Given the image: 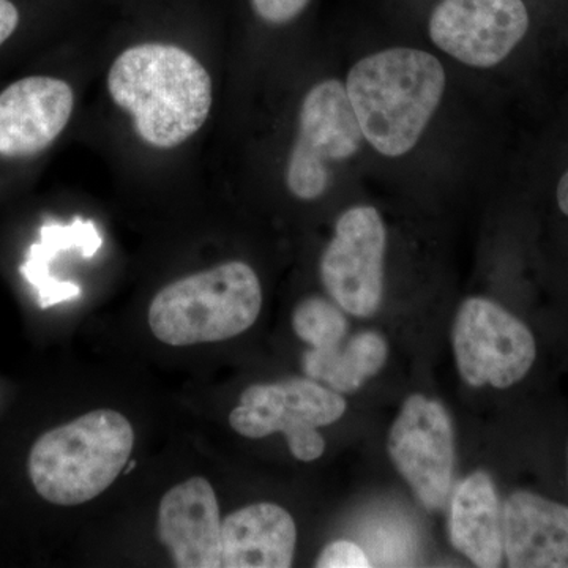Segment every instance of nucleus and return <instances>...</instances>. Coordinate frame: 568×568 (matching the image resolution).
<instances>
[{
    "label": "nucleus",
    "instance_id": "nucleus-22",
    "mask_svg": "<svg viewBox=\"0 0 568 568\" xmlns=\"http://www.w3.org/2000/svg\"><path fill=\"white\" fill-rule=\"evenodd\" d=\"M556 201H558L559 211L568 219V170L560 175L558 186H556Z\"/></svg>",
    "mask_w": 568,
    "mask_h": 568
},
{
    "label": "nucleus",
    "instance_id": "nucleus-9",
    "mask_svg": "<svg viewBox=\"0 0 568 568\" xmlns=\"http://www.w3.org/2000/svg\"><path fill=\"white\" fill-rule=\"evenodd\" d=\"M387 452L422 507L437 511L447 503L455 469V433L437 399L407 396L390 426Z\"/></svg>",
    "mask_w": 568,
    "mask_h": 568
},
{
    "label": "nucleus",
    "instance_id": "nucleus-2",
    "mask_svg": "<svg viewBox=\"0 0 568 568\" xmlns=\"http://www.w3.org/2000/svg\"><path fill=\"white\" fill-rule=\"evenodd\" d=\"M446 85L439 59L407 47L365 55L345 81L366 144L386 159L414 151L439 110Z\"/></svg>",
    "mask_w": 568,
    "mask_h": 568
},
{
    "label": "nucleus",
    "instance_id": "nucleus-16",
    "mask_svg": "<svg viewBox=\"0 0 568 568\" xmlns=\"http://www.w3.org/2000/svg\"><path fill=\"white\" fill-rule=\"evenodd\" d=\"M103 239L91 220L74 219L73 223H48L41 227L40 242L29 248L21 274L39 293L40 308L78 298L81 287L77 283L59 282L51 275V264L61 253L74 252L93 257L102 248Z\"/></svg>",
    "mask_w": 568,
    "mask_h": 568
},
{
    "label": "nucleus",
    "instance_id": "nucleus-10",
    "mask_svg": "<svg viewBox=\"0 0 568 568\" xmlns=\"http://www.w3.org/2000/svg\"><path fill=\"white\" fill-rule=\"evenodd\" d=\"M529 28L525 0H439L429 17L428 36L455 61L487 70L506 61Z\"/></svg>",
    "mask_w": 568,
    "mask_h": 568
},
{
    "label": "nucleus",
    "instance_id": "nucleus-8",
    "mask_svg": "<svg viewBox=\"0 0 568 568\" xmlns=\"http://www.w3.org/2000/svg\"><path fill=\"white\" fill-rule=\"evenodd\" d=\"M387 227L375 205L355 204L339 213L334 235L321 256L327 294L355 317L379 312L384 295Z\"/></svg>",
    "mask_w": 568,
    "mask_h": 568
},
{
    "label": "nucleus",
    "instance_id": "nucleus-7",
    "mask_svg": "<svg viewBox=\"0 0 568 568\" xmlns=\"http://www.w3.org/2000/svg\"><path fill=\"white\" fill-rule=\"evenodd\" d=\"M452 346L459 376L474 388L515 386L536 364L537 343L528 325L487 297L459 305Z\"/></svg>",
    "mask_w": 568,
    "mask_h": 568
},
{
    "label": "nucleus",
    "instance_id": "nucleus-15",
    "mask_svg": "<svg viewBox=\"0 0 568 568\" xmlns=\"http://www.w3.org/2000/svg\"><path fill=\"white\" fill-rule=\"evenodd\" d=\"M448 536L452 547L474 566L496 568L503 564V506L495 480L485 470H476L455 488Z\"/></svg>",
    "mask_w": 568,
    "mask_h": 568
},
{
    "label": "nucleus",
    "instance_id": "nucleus-17",
    "mask_svg": "<svg viewBox=\"0 0 568 568\" xmlns=\"http://www.w3.org/2000/svg\"><path fill=\"white\" fill-rule=\"evenodd\" d=\"M387 358L388 345L384 336L362 332L345 346L306 351L304 369L306 375L324 381L338 394H354L384 368Z\"/></svg>",
    "mask_w": 568,
    "mask_h": 568
},
{
    "label": "nucleus",
    "instance_id": "nucleus-1",
    "mask_svg": "<svg viewBox=\"0 0 568 568\" xmlns=\"http://www.w3.org/2000/svg\"><path fill=\"white\" fill-rule=\"evenodd\" d=\"M106 84L112 102L132 118L140 140L160 151L189 141L211 114V74L192 52L175 44H134L112 62Z\"/></svg>",
    "mask_w": 568,
    "mask_h": 568
},
{
    "label": "nucleus",
    "instance_id": "nucleus-12",
    "mask_svg": "<svg viewBox=\"0 0 568 568\" xmlns=\"http://www.w3.org/2000/svg\"><path fill=\"white\" fill-rule=\"evenodd\" d=\"M159 537L175 567H222L219 500L205 478H189L163 496L159 510Z\"/></svg>",
    "mask_w": 568,
    "mask_h": 568
},
{
    "label": "nucleus",
    "instance_id": "nucleus-11",
    "mask_svg": "<svg viewBox=\"0 0 568 568\" xmlns=\"http://www.w3.org/2000/svg\"><path fill=\"white\" fill-rule=\"evenodd\" d=\"M74 110L69 82L29 77L0 92V156L39 155L61 136Z\"/></svg>",
    "mask_w": 568,
    "mask_h": 568
},
{
    "label": "nucleus",
    "instance_id": "nucleus-18",
    "mask_svg": "<svg viewBox=\"0 0 568 568\" xmlns=\"http://www.w3.org/2000/svg\"><path fill=\"white\" fill-rule=\"evenodd\" d=\"M345 312L335 302L323 297H306L293 313L295 335L312 346V349H327L342 345L347 334Z\"/></svg>",
    "mask_w": 568,
    "mask_h": 568
},
{
    "label": "nucleus",
    "instance_id": "nucleus-4",
    "mask_svg": "<svg viewBox=\"0 0 568 568\" xmlns=\"http://www.w3.org/2000/svg\"><path fill=\"white\" fill-rule=\"evenodd\" d=\"M261 308L260 276L248 264L230 261L164 286L149 306V325L166 345H203L244 334Z\"/></svg>",
    "mask_w": 568,
    "mask_h": 568
},
{
    "label": "nucleus",
    "instance_id": "nucleus-3",
    "mask_svg": "<svg viewBox=\"0 0 568 568\" xmlns=\"http://www.w3.org/2000/svg\"><path fill=\"white\" fill-rule=\"evenodd\" d=\"M133 426L118 410L97 409L58 426L33 444V488L48 503L73 507L102 495L129 463Z\"/></svg>",
    "mask_w": 568,
    "mask_h": 568
},
{
    "label": "nucleus",
    "instance_id": "nucleus-13",
    "mask_svg": "<svg viewBox=\"0 0 568 568\" xmlns=\"http://www.w3.org/2000/svg\"><path fill=\"white\" fill-rule=\"evenodd\" d=\"M504 556L511 568H568V507L518 489L503 506Z\"/></svg>",
    "mask_w": 568,
    "mask_h": 568
},
{
    "label": "nucleus",
    "instance_id": "nucleus-5",
    "mask_svg": "<svg viewBox=\"0 0 568 568\" xmlns=\"http://www.w3.org/2000/svg\"><path fill=\"white\" fill-rule=\"evenodd\" d=\"M345 82H316L298 110L297 134L284 168V183L295 200L312 203L331 189L335 168L355 159L364 145Z\"/></svg>",
    "mask_w": 568,
    "mask_h": 568
},
{
    "label": "nucleus",
    "instance_id": "nucleus-21",
    "mask_svg": "<svg viewBox=\"0 0 568 568\" xmlns=\"http://www.w3.org/2000/svg\"><path fill=\"white\" fill-rule=\"evenodd\" d=\"M20 24V11L11 0H0V47L13 36Z\"/></svg>",
    "mask_w": 568,
    "mask_h": 568
},
{
    "label": "nucleus",
    "instance_id": "nucleus-6",
    "mask_svg": "<svg viewBox=\"0 0 568 568\" xmlns=\"http://www.w3.org/2000/svg\"><path fill=\"white\" fill-rule=\"evenodd\" d=\"M346 407V399L334 388L293 377L245 388L241 403L230 414V425L250 439L283 433L291 454L298 462L310 463L325 452V439L317 428L335 424L345 416Z\"/></svg>",
    "mask_w": 568,
    "mask_h": 568
},
{
    "label": "nucleus",
    "instance_id": "nucleus-14",
    "mask_svg": "<svg viewBox=\"0 0 568 568\" xmlns=\"http://www.w3.org/2000/svg\"><path fill=\"white\" fill-rule=\"evenodd\" d=\"M297 526L286 508L257 503L222 521L223 568H290Z\"/></svg>",
    "mask_w": 568,
    "mask_h": 568
},
{
    "label": "nucleus",
    "instance_id": "nucleus-20",
    "mask_svg": "<svg viewBox=\"0 0 568 568\" xmlns=\"http://www.w3.org/2000/svg\"><path fill=\"white\" fill-rule=\"evenodd\" d=\"M254 13L271 26H283L304 13L310 0H250Z\"/></svg>",
    "mask_w": 568,
    "mask_h": 568
},
{
    "label": "nucleus",
    "instance_id": "nucleus-19",
    "mask_svg": "<svg viewBox=\"0 0 568 568\" xmlns=\"http://www.w3.org/2000/svg\"><path fill=\"white\" fill-rule=\"evenodd\" d=\"M372 560L361 545L351 540H335L321 551L317 568H368Z\"/></svg>",
    "mask_w": 568,
    "mask_h": 568
}]
</instances>
